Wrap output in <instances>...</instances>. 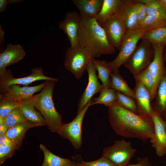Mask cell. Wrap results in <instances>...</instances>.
Returning a JSON list of instances; mask_svg holds the SVG:
<instances>
[{"label": "cell", "instance_id": "23", "mask_svg": "<svg viewBox=\"0 0 166 166\" xmlns=\"http://www.w3.org/2000/svg\"><path fill=\"white\" fill-rule=\"evenodd\" d=\"M166 26V10L162 9L147 15L137 29L145 32Z\"/></svg>", "mask_w": 166, "mask_h": 166}, {"label": "cell", "instance_id": "4", "mask_svg": "<svg viewBox=\"0 0 166 166\" xmlns=\"http://www.w3.org/2000/svg\"><path fill=\"white\" fill-rule=\"evenodd\" d=\"M154 49L149 42L141 40L135 49L124 64L135 78L148 67L153 59Z\"/></svg>", "mask_w": 166, "mask_h": 166}, {"label": "cell", "instance_id": "44", "mask_svg": "<svg viewBox=\"0 0 166 166\" xmlns=\"http://www.w3.org/2000/svg\"><path fill=\"white\" fill-rule=\"evenodd\" d=\"M163 57L164 61L166 62V45L164 49L163 52Z\"/></svg>", "mask_w": 166, "mask_h": 166}, {"label": "cell", "instance_id": "21", "mask_svg": "<svg viewBox=\"0 0 166 166\" xmlns=\"http://www.w3.org/2000/svg\"><path fill=\"white\" fill-rule=\"evenodd\" d=\"M79 10L81 15L89 18H95L101 8L103 0H72Z\"/></svg>", "mask_w": 166, "mask_h": 166}, {"label": "cell", "instance_id": "20", "mask_svg": "<svg viewBox=\"0 0 166 166\" xmlns=\"http://www.w3.org/2000/svg\"><path fill=\"white\" fill-rule=\"evenodd\" d=\"M32 98L21 101L19 108L28 121L37 124L39 126L46 125L42 116L36 109Z\"/></svg>", "mask_w": 166, "mask_h": 166}, {"label": "cell", "instance_id": "45", "mask_svg": "<svg viewBox=\"0 0 166 166\" xmlns=\"http://www.w3.org/2000/svg\"><path fill=\"white\" fill-rule=\"evenodd\" d=\"M4 123V118L0 116V124Z\"/></svg>", "mask_w": 166, "mask_h": 166}, {"label": "cell", "instance_id": "40", "mask_svg": "<svg viewBox=\"0 0 166 166\" xmlns=\"http://www.w3.org/2000/svg\"><path fill=\"white\" fill-rule=\"evenodd\" d=\"M22 1L21 0H0V12H4L9 4H17Z\"/></svg>", "mask_w": 166, "mask_h": 166}, {"label": "cell", "instance_id": "30", "mask_svg": "<svg viewBox=\"0 0 166 166\" xmlns=\"http://www.w3.org/2000/svg\"><path fill=\"white\" fill-rule=\"evenodd\" d=\"M116 91L112 88L103 87L100 92L99 97L91 100V105L96 104H103L109 107L117 103Z\"/></svg>", "mask_w": 166, "mask_h": 166}, {"label": "cell", "instance_id": "29", "mask_svg": "<svg viewBox=\"0 0 166 166\" xmlns=\"http://www.w3.org/2000/svg\"><path fill=\"white\" fill-rule=\"evenodd\" d=\"M141 40L153 44L166 45V26L145 31Z\"/></svg>", "mask_w": 166, "mask_h": 166}, {"label": "cell", "instance_id": "26", "mask_svg": "<svg viewBox=\"0 0 166 166\" xmlns=\"http://www.w3.org/2000/svg\"><path fill=\"white\" fill-rule=\"evenodd\" d=\"M156 100L152 106L160 115L166 111V72L160 80L158 87Z\"/></svg>", "mask_w": 166, "mask_h": 166}, {"label": "cell", "instance_id": "32", "mask_svg": "<svg viewBox=\"0 0 166 166\" xmlns=\"http://www.w3.org/2000/svg\"><path fill=\"white\" fill-rule=\"evenodd\" d=\"M0 116L5 117L15 108L18 107L21 101H17L0 95Z\"/></svg>", "mask_w": 166, "mask_h": 166}, {"label": "cell", "instance_id": "1", "mask_svg": "<svg viewBox=\"0 0 166 166\" xmlns=\"http://www.w3.org/2000/svg\"><path fill=\"white\" fill-rule=\"evenodd\" d=\"M108 108L110 124L117 135L144 142L153 138L154 125L150 117L132 112L117 103Z\"/></svg>", "mask_w": 166, "mask_h": 166}, {"label": "cell", "instance_id": "19", "mask_svg": "<svg viewBox=\"0 0 166 166\" xmlns=\"http://www.w3.org/2000/svg\"><path fill=\"white\" fill-rule=\"evenodd\" d=\"M39 126L38 124L27 121L8 128L5 134L15 146L16 150L20 149L27 131L30 128Z\"/></svg>", "mask_w": 166, "mask_h": 166}, {"label": "cell", "instance_id": "12", "mask_svg": "<svg viewBox=\"0 0 166 166\" xmlns=\"http://www.w3.org/2000/svg\"><path fill=\"white\" fill-rule=\"evenodd\" d=\"M151 118L154 125L153 138L150 140L152 147L159 156L166 153V129L164 121L160 116L153 110Z\"/></svg>", "mask_w": 166, "mask_h": 166}, {"label": "cell", "instance_id": "11", "mask_svg": "<svg viewBox=\"0 0 166 166\" xmlns=\"http://www.w3.org/2000/svg\"><path fill=\"white\" fill-rule=\"evenodd\" d=\"M81 20L80 15L77 12H69L65 14L64 19L59 23V28L66 34L71 47L78 46Z\"/></svg>", "mask_w": 166, "mask_h": 166}, {"label": "cell", "instance_id": "18", "mask_svg": "<svg viewBox=\"0 0 166 166\" xmlns=\"http://www.w3.org/2000/svg\"><path fill=\"white\" fill-rule=\"evenodd\" d=\"M26 53L19 44L7 45L5 49L0 53V61L6 67L15 64L25 57Z\"/></svg>", "mask_w": 166, "mask_h": 166}, {"label": "cell", "instance_id": "9", "mask_svg": "<svg viewBox=\"0 0 166 166\" xmlns=\"http://www.w3.org/2000/svg\"><path fill=\"white\" fill-rule=\"evenodd\" d=\"M108 40L115 48L120 49L126 32L124 22L117 14L107 20L102 26Z\"/></svg>", "mask_w": 166, "mask_h": 166}, {"label": "cell", "instance_id": "34", "mask_svg": "<svg viewBox=\"0 0 166 166\" xmlns=\"http://www.w3.org/2000/svg\"><path fill=\"white\" fill-rule=\"evenodd\" d=\"M16 148L12 143L0 145V164L2 165L6 160L14 154Z\"/></svg>", "mask_w": 166, "mask_h": 166}, {"label": "cell", "instance_id": "17", "mask_svg": "<svg viewBox=\"0 0 166 166\" xmlns=\"http://www.w3.org/2000/svg\"><path fill=\"white\" fill-rule=\"evenodd\" d=\"M135 4V0H124L117 14L124 22L126 32L139 27Z\"/></svg>", "mask_w": 166, "mask_h": 166}, {"label": "cell", "instance_id": "27", "mask_svg": "<svg viewBox=\"0 0 166 166\" xmlns=\"http://www.w3.org/2000/svg\"><path fill=\"white\" fill-rule=\"evenodd\" d=\"M40 148L44 155V159L41 166H68L74 163L69 159L63 158L53 154L42 144Z\"/></svg>", "mask_w": 166, "mask_h": 166}, {"label": "cell", "instance_id": "46", "mask_svg": "<svg viewBox=\"0 0 166 166\" xmlns=\"http://www.w3.org/2000/svg\"><path fill=\"white\" fill-rule=\"evenodd\" d=\"M77 166V165H76L75 164V163H74L73 164H72V165H69V166Z\"/></svg>", "mask_w": 166, "mask_h": 166}, {"label": "cell", "instance_id": "37", "mask_svg": "<svg viewBox=\"0 0 166 166\" xmlns=\"http://www.w3.org/2000/svg\"><path fill=\"white\" fill-rule=\"evenodd\" d=\"M135 7L139 27L147 16L146 6L145 4L135 0Z\"/></svg>", "mask_w": 166, "mask_h": 166}, {"label": "cell", "instance_id": "25", "mask_svg": "<svg viewBox=\"0 0 166 166\" xmlns=\"http://www.w3.org/2000/svg\"><path fill=\"white\" fill-rule=\"evenodd\" d=\"M110 88L133 99H135L134 90L128 86L121 77L119 70L113 72L112 73Z\"/></svg>", "mask_w": 166, "mask_h": 166}, {"label": "cell", "instance_id": "6", "mask_svg": "<svg viewBox=\"0 0 166 166\" xmlns=\"http://www.w3.org/2000/svg\"><path fill=\"white\" fill-rule=\"evenodd\" d=\"M136 151L130 141L122 139L116 140L113 145L105 148L103 156L117 166H126Z\"/></svg>", "mask_w": 166, "mask_h": 166}, {"label": "cell", "instance_id": "31", "mask_svg": "<svg viewBox=\"0 0 166 166\" xmlns=\"http://www.w3.org/2000/svg\"><path fill=\"white\" fill-rule=\"evenodd\" d=\"M28 121L19 107L8 114L4 117V123L8 128Z\"/></svg>", "mask_w": 166, "mask_h": 166}, {"label": "cell", "instance_id": "3", "mask_svg": "<svg viewBox=\"0 0 166 166\" xmlns=\"http://www.w3.org/2000/svg\"><path fill=\"white\" fill-rule=\"evenodd\" d=\"M56 82L47 81L45 86L39 93L34 95L32 99L35 108L44 118L48 129L58 133L63 123L62 116L56 109L53 99Z\"/></svg>", "mask_w": 166, "mask_h": 166}, {"label": "cell", "instance_id": "38", "mask_svg": "<svg viewBox=\"0 0 166 166\" xmlns=\"http://www.w3.org/2000/svg\"><path fill=\"white\" fill-rule=\"evenodd\" d=\"M6 67L0 61V82L13 77L10 71L7 70Z\"/></svg>", "mask_w": 166, "mask_h": 166}, {"label": "cell", "instance_id": "14", "mask_svg": "<svg viewBox=\"0 0 166 166\" xmlns=\"http://www.w3.org/2000/svg\"><path fill=\"white\" fill-rule=\"evenodd\" d=\"M45 80L57 82L58 79L45 75L41 68H35L32 69L31 73L24 77L15 78L11 77L4 81L0 82V92H2L10 86L13 85H27L36 81Z\"/></svg>", "mask_w": 166, "mask_h": 166}, {"label": "cell", "instance_id": "8", "mask_svg": "<svg viewBox=\"0 0 166 166\" xmlns=\"http://www.w3.org/2000/svg\"><path fill=\"white\" fill-rule=\"evenodd\" d=\"M91 100L72 121L63 123L58 133L61 137L69 140L76 149L81 148L82 145V124L85 114L91 106Z\"/></svg>", "mask_w": 166, "mask_h": 166}, {"label": "cell", "instance_id": "2", "mask_svg": "<svg viewBox=\"0 0 166 166\" xmlns=\"http://www.w3.org/2000/svg\"><path fill=\"white\" fill-rule=\"evenodd\" d=\"M80 16L78 46L87 52L92 59L114 53L115 48L110 44L103 28L95 18Z\"/></svg>", "mask_w": 166, "mask_h": 166}, {"label": "cell", "instance_id": "16", "mask_svg": "<svg viewBox=\"0 0 166 166\" xmlns=\"http://www.w3.org/2000/svg\"><path fill=\"white\" fill-rule=\"evenodd\" d=\"M154 51L153 59L148 68L153 77L157 86L166 72L163 57L165 44H152Z\"/></svg>", "mask_w": 166, "mask_h": 166}, {"label": "cell", "instance_id": "33", "mask_svg": "<svg viewBox=\"0 0 166 166\" xmlns=\"http://www.w3.org/2000/svg\"><path fill=\"white\" fill-rule=\"evenodd\" d=\"M116 92L117 103L124 108L137 113V107L133 99L118 91Z\"/></svg>", "mask_w": 166, "mask_h": 166}, {"label": "cell", "instance_id": "5", "mask_svg": "<svg viewBox=\"0 0 166 166\" xmlns=\"http://www.w3.org/2000/svg\"><path fill=\"white\" fill-rule=\"evenodd\" d=\"M92 59L89 54L84 49L78 46H70L65 52L64 65L76 78L79 79Z\"/></svg>", "mask_w": 166, "mask_h": 166}, {"label": "cell", "instance_id": "36", "mask_svg": "<svg viewBox=\"0 0 166 166\" xmlns=\"http://www.w3.org/2000/svg\"><path fill=\"white\" fill-rule=\"evenodd\" d=\"M74 163L78 166H117L103 156L100 159L93 161L86 162L81 160L80 162Z\"/></svg>", "mask_w": 166, "mask_h": 166}, {"label": "cell", "instance_id": "47", "mask_svg": "<svg viewBox=\"0 0 166 166\" xmlns=\"http://www.w3.org/2000/svg\"><path fill=\"white\" fill-rule=\"evenodd\" d=\"M164 123H165V128H166V115L165 119V121H164Z\"/></svg>", "mask_w": 166, "mask_h": 166}, {"label": "cell", "instance_id": "35", "mask_svg": "<svg viewBox=\"0 0 166 166\" xmlns=\"http://www.w3.org/2000/svg\"><path fill=\"white\" fill-rule=\"evenodd\" d=\"M145 4L146 6L147 15H148L164 9L159 0H137Z\"/></svg>", "mask_w": 166, "mask_h": 166}, {"label": "cell", "instance_id": "10", "mask_svg": "<svg viewBox=\"0 0 166 166\" xmlns=\"http://www.w3.org/2000/svg\"><path fill=\"white\" fill-rule=\"evenodd\" d=\"M96 70L92 60H90L88 64L86 69L88 75V83L85 91L79 100L77 113L85 106L94 94L100 92L104 87L98 80L96 73Z\"/></svg>", "mask_w": 166, "mask_h": 166}, {"label": "cell", "instance_id": "7", "mask_svg": "<svg viewBox=\"0 0 166 166\" xmlns=\"http://www.w3.org/2000/svg\"><path fill=\"white\" fill-rule=\"evenodd\" d=\"M145 32L137 29L126 32L123 39L119 53L112 61L108 62L113 72L118 70L132 53L139 41Z\"/></svg>", "mask_w": 166, "mask_h": 166}, {"label": "cell", "instance_id": "43", "mask_svg": "<svg viewBox=\"0 0 166 166\" xmlns=\"http://www.w3.org/2000/svg\"><path fill=\"white\" fill-rule=\"evenodd\" d=\"M162 7L166 10V0H159Z\"/></svg>", "mask_w": 166, "mask_h": 166}, {"label": "cell", "instance_id": "13", "mask_svg": "<svg viewBox=\"0 0 166 166\" xmlns=\"http://www.w3.org/2000/svg\"><path fill=\"white\" fill-rule=\"evenodd\" d=\"M47 81L33 86H20L18 85H13L9 86L1 93L2 96L13 100L21 101L32 98L34 93L42 90L45 86Z\"/></svg>", "mask_w": 166, "mask_h": 166}, {"label": "cell", "instance_id": "15", "mask_svg": "<svg viewBox=\"0 0 166 166\" xmlns=\"http://www.w3.org/2000/svg\"><path fill=\"white\" fill-rule=\"evenodd\" d=\"M135 81L136 84L133 90L135 96L137 113L144 115L151 118L153 109L151 104L149 93L140 82L137 80Z\"/></svg>", "mask_w": 166, "mask_h": 166}, {"label": "cell", "instance_id": "28", "mask_svg": "<svg viewBox=\"0 0 166 166\" xmlns=\"http://www.w3.org/2000/svg\"><path fill=\"white\" fill-rule=\"evenodd\" d=\"M135 79L140 82L148 90L151 101L154 100L157 93L158 86L148 67L140 73Z\"/></svg>", "mask_w": 166, "mask_h": 166}, {"label": "cell", "instance_id": "41", "mask_svg": "<svg viewBox=\"0 0 166 166\" xmlns=\"http://www.w3.org/2000/svg\"><path fill=\"white\" fill-rule=\"evenodd\" d=\"M11 142L5 134L0 136V145Z\"/></svg>", "mask_w": 166, "mask_h": 166}, {"label": "cell", "instance_id": "42", "mask_svg": "<svg viewBox=\"0 0 166 166\" xmlns=\"http://www.w3.org/2000/svg\"><path fill=\"white\" fill-rule=\"evenodd\" d=\"M8 129L4 123L0 124V136L5 134Z\"/></svg>", "mask_w": 166, "mask_h": 166}, {"label": "cell", "instance_id": "24", "mask_svg": "<svg viewBox=\"0 0 166 166\" xmlns=\"http://www.w3.org/2000/svg\"><path fill=\"white\" fill-rule=\"evenodd\" d=\"M92 61L98 71V78L103 87L111 88V76L113 71L108 62L95 58L92 59Z\"/></svg>", "mask_w": 166, "mask_h": 166}, {"label": "cell", "instance_id": "22", "mask_svg": "<svg viewBox=\"0 0 166 166\" xmlns=\"http://www.w3.org/2000/svg\"><path fill=\"white\" fill-rule=\"evenodd\" d=\"M124 0H103L101 10L95 19L101 26L110 18L116 15Z\"/></svg>", "mask_w": 166, "mask_h": 166}, {"label": "cell", "instance_id": "39", "mask_svg": "<svg viewBox=\"0 0 166 166\" xmlns=\"http://www.w3.org/2000/svg\"><path fill=\"white\" fill-rule=\"evenodd\" d=\"M152 163L148 158L145 156L143 157H138L137 159V162L135 164H128L126 166H151Z\"/></svg>", "mask_w": 166, "mask_h": 166}]
</instances>
